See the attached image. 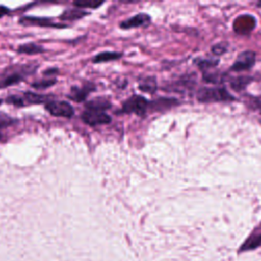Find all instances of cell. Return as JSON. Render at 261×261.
<instances>
[{"label":"cell","mask_w":261,"mask_h":261,"mask_svg":"<svg viewBox=\"0 0 261 261\" xmlns=\"http://www.w3.org/2000/svg\"><path fill=\"white\" fill-rule=\"evenodd\" d=\"M38 68L37 64H18L6 69L0 79V89L15 85L27 76L34 73Z\"/></svg>","instance_id":"obj_1"},{"label":"cell","mask_w":261,"mask_h":261,"mask_svg":"<svg viewBox=\"0 0 261 261\" xmlns=\"http://www.w3.org/2000/svg\"><path fill=\"white\" fill-rule=\"evenodd\" d=\"M197 99L202 103L233 101L236 98L223 87H203L197 92Z\"/></svg>","instance_id":"obj_2"},{"label":"cell","mask_w":261,"mask_h":261,"mask_svg":"<svg viewBox=\"0 0 261 261\" xmlns=\"http://www.w3.org/2000/svg\"><path fill=\"white\" fill-rule=\"evenodd\" d=\"M49 102V96L32 93V92H25L22 94H14L10 95L6 98V103L11 104L15 107H24L35 104H41Z\"/></svg>","instance_id":"obj_3"},{"label":"cell","mask_w":261,"mask_h":261,"mask_svg":"<svg viewBox=\"0 0 261 261\" xmlns=\"http://www.w3.org/2000/svg\"><path fill=\"white\" fill-rule=\"evenodd\" d=\"M149 107V101L140 95H133L122 103L120 112L136 113L138 115H144Z\"/></svg>","instance_id":"obj_4"},{"label":"cell","mask_w":261,"mask_h":261,"mask_svg":"<svg viewBox=\"0 0 261 261\" xmlns=\"http://www.w3.org/2000/svg\"><path fill=\"white\" fill-rule=\"evenodd\" d=\"M45 109L53 116L58 117H71L74 114L72 106L66 101L51 100L46 103Z\"/></svg>","instance_id":"obj_5"},{"label":"cell","mask_w":261,"mask_h":261,"mask_svg":"<svg viewBox=\"0 0 261 261\" xmlns=\"http://www.w3.org/2000/svg\"><path fill=\"white\" fill-rule=\"evenodd\" d=\"M255 61H256L255 52L250 50L243 51L238 55L236 61L231 65V70L237 72L248 70L253 67V65L255 64Z\"/></svg>","instance_id":"obj_6"},{"label":"cell","mask_w":261,"mask_h":261,"mask_svg":"<svg viewBox=\"0 0 261 261\" xmlns=\"http://www.w3.org/2000/svg\"><path fill=\"white\" fill-rule=\"evenodd\" d=\"M82 119L85 123L92 126L107 124L111 121V117L105 112H97L91 110H86L85 112H83Z\"/></svg>","instance_id":"obj_7"},{"label":"cell","mask_w":261,"mask_h":261,"mask_svg":"<svg viewBox=\"0 0 261 261\" xmlns=\"http://www.w3.org/2000/svg\"><path fill=\"white\" fill-rule=\"evenodd\" d=\"M151 16L147 13H138L123 21L120 22L119 27L121 29L127 30L133 28H140V27H147L151 22Z\"/></svg>","instance_id":"obj_8"},{"label":"cell","mask_w":261,"mask_h":261,"mask_svg":"<svg viewBox=\"0 0 261 261\" xmlns=\"http://www.w3.org/2000/svg\"><path fill=\"white\" fill-rule=\"evenodd\" d=\"M19 22L23 25H38L45 28H64L65 24L53 22L52 19L47 17H36V16H22Z\"/></svg>","instance_id":"obj_9"},{"label":"cell","mask_w":261,"mask_h":261,"mask_svg":"<svg viewBox=\"0 0 261 261\" xmlns=\"http://www.w3.org/2000/svg\"><path fill=\"white\" fill-rule=\"evenodd\" d=\"M94 90H95V86L91 83L85 84L82 87H72L68 94V98L75 102H82Z\"/></svg>","instance_id":"obj_10"},{"label":"cell","mask_w":261,"mask_h":261,"mask_svg":"<svg viewBox=\"0 0 261 261\" xmlns=\"http://www.w3.org/2000/svg\"><path fill=\"white\" fill-rule=\"evenodd\" d=\"M111 107V103L108 99L103 97H98L93 100H90L86 103V109L97 112H104L105 110Z\"/></svg>","instance_id":"obj_11"},{"label":"cell","mask_w":261,"mask_h":261,"mask_svg":"<svg viewBox=\"0 0 261 261\" xmlns=\"http://www.w3.org/2000/svg\"><path fill=\"white\" fill-rule=\"evenodd\" d=\"M87 14H88L87 11H84L80 8H68L61 13L59 18L61 20H76L84 17Z\"/></svg>","instance_id":"obj_12"},{"label":"cell","mask_w":261,"mask_h":261,"mask_svg":"<svg viewBox=\"0 0 261 261\" xmlns=\"http://www.w3.org/2000/svg\"><path fill=\"white\" fill-rule=\"evenodd\" d=\"M122 56L120 52H115V51H105L97 54L93 58V62L95 63H101V62H107V61H112L119 59Z\"/></svg>","instance_id":"obj_13"},{"label":"cell","mask_w":261,"mask_h":261,"mask_svg":"<svg viewBox=\"0 0 261 261\" xmlns=\"http://www.w3.org/2000/svg\"><path fill=\"white\" fill-rule=\"evenodd\" d=\"M45 50L42 46L35 44V43H28V44H23L20 45L17 49L18 53L21 54H29V55H35V54H39V53H43Z\"/></svg>","instance_id":"obj_14"},{"label":"cell","mask_w":261,"mask_h":261,"mask_svg":"<svg viewBox=\"0 0 261 261\" xmlns=\"http://www.w3.org/2000/svg\"><path fill=\"white\" fill-rule=\"evenodd\" d=\"M177 104V101L175 99H166V98H161L159 100L153 101L152 103H149V107L148 108H152V110L154 111H158L163 109H167L173 105Z\"/></svg>","instance_id":"obj_15"},{"label":"cell","mask_w":261,"mask_h":261,"mask_svg":"<svg viewBox=\"0 0 261 261\" xmlns=\"http://www.w3.org/2000/svg\"><path fill=\"white\" fill-rule=\"evenodd\" d=\"M139 88L143 92L154 93L156 91V89H157V83H156L155 77H153V76L145 77L142 82H140Z\"/></svg>","instance_id":"obj_16"},{"label":"cell","mask_w":261,"mask_h":261,"mask_svg":"<svg viewBox=\"0 0 261 261\" xmlns=\"http://www.w3.org/2000/svg\"><path fill=\"white\" fill-rule=\"evenodd\" d=\"M218 62H219V60L216 58H208V59L207 58L206 59L197 58V59H195V63L197 64V66L204 71H206L207 69H209L211 67L216 66L218 64Z\"/></svg>","instance_id":"obj_17"},{"label":"cell","mask_w":261,"mask_h":261,"mask_svg":"<svg viewBox=\"0 0 261 261\" xmlns=\"http://www.w3.org/2000/svg\"><path fill=\"white\" fill-rule=\"evenodd\" d=\"M251 77L249 76H238L234 77L230 81V87L236 90V91H240V90H244L246 88V86L251 82Z\"/></svg>","instance_id":"obj_18"},{"label":"cell","mask_w":261,"mask_h":261,"mask_svg":"<svg viewBox=\"0 0 261 261\" xmlns=\"http://www.w3.org/2000/svg\"><path fill=\"white\" fill-rule=\"evenodd\" d=\"M225 79V74L220 73V72H206L204 71L203 73V80L206 81L207 83H212V84H218L222 83Z\"/></svg>","instance_id":"obj_19"},{"label":"cell","mask_w":261,"mask_h":261,"mask_svg":"<svg viewBox=\"0 0 261 261\" xmlns=\"http://www.w3.org/2000/svg\"><path fill=\"white\" fill-rule=\"evenodd\" d=\"M104 2L103 1H74L73 5L80 9L82 8H98Z\"/></svg>","instance_id":"obj_20"},{"label":"cell","mask_w":261,"mask_h":261,"mask_svg":"<svg viewBox=\"0 0 261 261\" xmlns=\"http://www.w3.org/2000/svg\"><path fill=\"white\" fill-rule=\"evenodd\" d=\"M55 83H56L55 79H46V80H41L33 83L32 87H34L35 89H47L55 85Z\"/></svg>","instance_id":"obj_21"},{"label":"cell","mask_w":261,"mask_h":261,"mask_svg":"<svg viewBox=\"0 0 261 261\" xmlns=\"http://www.w3.org/2000/svg\"><path fill=\"white\" fill-rule=\"evenodd\" d=\"M14 122H15L14 118L8 116L5 113H0V129L7 127L8 125H10V124H12Z\"/></svg>","instance_id":"obj_22"},{"label":"cell","mask_w":261,"mask_h":261,"mask_svg":"<svg viewBox=\"0 0 261 261\" xmlns=\"http://www.w3.org/2000/svg\"><path fill=\"white\" fill-rule=\"evenodd\" d=\"M226 51V45L224 43H219L212 47V53L215 55H221Z\"/></svg>","instance_id":"obj_23"},{"label":"cell","mask_w":261,"mask_h":261,"mask_svg":"<svg viewBox=\"0 0 261 261\" xmlns=\"http://www.w3.org/2000/svg\"><path fill=\"white\" fill-rule=\"evenodd\" d=\"M8 12H9V9H8L6 6H4V5H0V17H2L3 15L7 14Z\"/></svg>","instance_id":"obj_24"},{"label":"cell","mask_w":261,"mask_h":261,"mask_svg":"<svg viewBox=\"0 0 261 261\" xmlns=\"http://www.w3.org/2000/svg\"><path fill=\"white\" fill-rule=\"evenodd\" d=\"M58 70L56 69V68H50V69H47V70H45L44 71V74L45 75H48V74H53L52 72H54V73H56Z\"/></svg>","instance_id":"obj_25"},{"label":"cell","mask_w":261,"mask_h":261,"mask_svg":"<svg viewBox=\"0 0 261 261\" xmlns=\"http://www.w3.org/2000/svg\"><path fill=\"white\" fill-rule=\"evenodd\" d=\"M255 106H256V109L261 113V101L260 100H257L255 102Z\"/></svg>","instance_id":"obj_26"},{"label":"cell","mask_w":261,"mask_h":261,"mask_svg":"<svg viewBox=\"0 0 261 261\" xmlns=\"http://www.w3.org/2000/svg\"><path fill=\"white\" fill-rule=\"evenodd\" d=\"M1 103H2V100H1V99H0V104H1Z\"/></svg>","instance_id":"obj_27"}]
</instances>
